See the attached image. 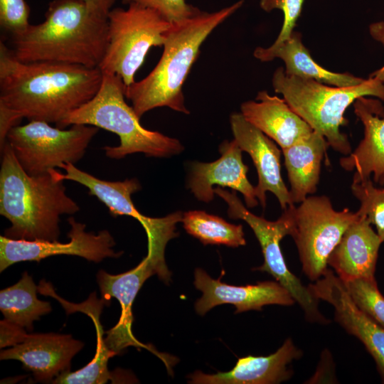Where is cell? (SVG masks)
Returning <instances> with one entry per match:
<instances>
[{
    "instance_id": "obj_1",
    "label": "cell",
    "mask_w": 384,
    "mask_h": 384,
    "mask_svg": "<svg viewBox=\"0 0 384 384\" xmlns=\"http://www.w3.org/2000/svg\"><path fill=\"white\" fill-rule=\"evenodd\" d=\"M102 80L99 68L50 62H22L0 43V108L18 120L58 125L90 100Z\"/></svg>"
},
{
    "instance_id": "obj_2",
    "label": "cell",
    "mask_w": 384,
    "mask_h": 384,
    "mask_svg": "<svg viewBox=\"0 0 384 384\" xmlns=\"http://www.w3.org/2000/svg\"><path fill=\"white\" fill-rule=\"evenodd\" d=\"M11 42L22 62L98 68L108 44L107 17L92 12L83 0H53L45 20L11 35Z\"/></svg>"
},
{
    "instance_id": "obj_3",
    "label": "cell",
    "mask_w": 384,
    "mask_h": 384,
    "mask_svg": "<svg viewBox=\"0 0 384 384\" xmlns=\"http://www.w3.org/2000/svg\"><path fill=\"white\" fill-rule=\"evenodd\" d=\"M0 214L11 225L4 236L14 240L57 241L60 216L80 210L66 193L63 180L53 169L38 176L28 174L6 141L1 146Z\"/></svg>"
},
{
    "instance_id": "obj_4",
    "label": "cell",
    "mask_w": 384,
    "mask_h": 384,
    "mask_svg": "<svg viewBox=\"0 0 384 384\" xmlns=\"http://www.w3.org/2000/svg\"><path fill=\"white\" fill-rule=\"evenodd\" d=\"M243 0L219 11L196 14L172 23L166 33L164 50L154 68L142 80L125 87V97L141 118L154 108L166 107L184 114L182 88L200 48L211 32L243 4Z\"/></svg>"
},
{
    "instance_id": "obj_5",
    "label": "cell",
    "mask_w": 384,
    "mask_h": 384,
    "mask_svg": "<svg viewBox=\"0 0 384 384\" xmlns=\"http://www.w3.org/2000/svg\"><path fill=\"white\" fill-rule=\"evenodd\" d=\"M125 87L119 76L102 73V83L95 95L69 113L56 127L65 129L73 124H86L116 134L119 145L103 147L110 159H120L135 153L157 158L180 154L184 147L179 140L141 124L140 117L125 101Z\"/></svg>"
},
{
    "instance_id": "obj_6",
    "label": "cell",
    "mask_w": 384,
    "mask_h": 384,
    "mask_svg": "<svg viewBox=\"0 0 384 384\" xmlns=\"http://www.w3.org/2000/svg\"><path fill=\"white\" fill-rule=\"evenodd\" d=\"M272 82L275 92L282 94L289 107L326 138L329 146L343 155L351 153L348 137L340 130L347 124L344 118L346 109L360 97L370 96L384 101V85L370 76L357 85L336 87L287 75L279 67Z\"/></svg>"
},
{
    "instance_id": "obj_7",
    "label": "cell",
    "mask_w": 384,
    "mask_h": 384,
    "mask_svg": "<svg viewBox=\"0 0 384 384\" xmlns=\"http://www.w3.org/2000/svg\"><path fill=\"white\" fill-rule=\"evenodd\" d=\"M127 9H112L107 15L108 44L99 65L102 73L119 76L126 87L134 76L149 50L163 46L172 23L156 11L132 3Z\"/></svg>"
},
{
    "instance_id": "obj_8",
    "label": "cell",
    "mask_w": 384,
    "mask_h": 384,
    "mask_svg": "<svg viewBox=\"0 0 384 384\" xmlns=\"http://www.w3.org/2000/svg\"><path fill=\"white\" fill-rule=\"evenodd\" d=\"M289 208V235L297 247L303 272L315 282L327 270L329 255L359 214L348 208L336 210L326 196H308L298 206Z\"/></svg>"
},
{
    "instance_id": "obj_9",
    "label": "cell",
    "mask_w": 384,
    "mask_h": 384,
    "mask_svg": "<svg viewBox=\"0 0 384 384\" xmlns=\"http://www.w3.org/2000/svg\"><path fill=\"white\" fill-rule=\"evenodd\" d=\"M98 130L86 124H73L65 129L32 120L12 127L6 141L23 169L31 176H38L63 164L79 161Z\"/></svg>"
},
{
    "instance_id": "obj_10",
    "label": "cell",
    "mask_w": 384,
    "mask_h": 384,
    "mask_svg": "<svg viewBox=\"0 0 384 384\" xmlns=\"http://www.w3.org/2000/svg\"><path fill=\"white\" fill-rule=\"evenodd\" d=\"M213 190L215 194L227 203L228 216L233 219H242L245 221L260 242L264 263L253 268V270L269 273L286 288L303 310L308 321L324 325L331 323L319 310V299L313 294L309 287H305L301 280L290 272L282 255L279 242L284 236L289 235L292 226L289 206L284 210L277 220L270 221L249 211L235 191L230 192L220 187Z\"/></svg>"
},
{
    "instance_id": "obj_11",
    "label": "cell",
    "mask_w": 384,
    "mask_h": 384,
    "mask_svg": "<svg viewBox=\"0 0 384 384\" xmlns=\"http://www.w3.org/2000/svg\"><path fill=\"white\" fill-rule=\"evenodd\" d=\"M59 168L65 171V174L59 171L58 176L61 179L73 181L85 186L89 194L103 203L112 216L127 215L137 219L146 233L148 252L164 253L168 242L178 236L176 225L182 220L181 212L176 211L163 218H150L135 208L131 196L141 189L137 178L112 181L98 178L73 164H63Z\"/></svg>"
},
{
    "instance_id": "obj_12",
    "label": "cell",
    "mask_w": 384,
    "mask_h": 384,
    "mask_svg": "<svg viewBox=\"0 0 384 384\" xmlns=\"http://www.w3.org/2000/svg\"><path fill=\"white\" fill-rule=\"evenodd\" d=\"M70 230V241L23 240L0 236V272L11 265L23 261L40 262L42 259L59 255H75L89 261L100 262L107 257H119L122 251L115 252V241L107 230L97 234L85 231V225L73 217L68 219Z\"/></svg>"
},
{
    "instance_id": "obj_13",
    "label": "cell",
    "mask_w": 384,
    "mask_h": 384,
    "mask_svg": "<svg viewBox=\"0 0 384 384\" xmlns=\"http://www.w3.org/2000/svg\"><path fill=\"white\" fill-rule=\"evenodd\" d=\"M154 274L165 283L171 280V272L166 265H161L146 256L134 268L121 274H111L100 270L97 281L102 298L109 303L111 298H116L121 306V315L117 324L107 331L105 342L116 355L122 353L129 346L145 348L159 356L165 363V358L151 347L139 342L133 335L132 324L134 320L132 306L133 302L144 282Z\"/></svg>"
},
{
    "instance_id": "obj_14",
    "label": "cell",
    "mask_w": 384,
    "mask_h": 384,
    "mask_svg": "<svg viewBox=\"0 0 384 384\" xmlns=\"http://www.w3.org/2000/svg\"><path fill=\"white\" fill-rule=\"evenodd\" d=\"M308 287L317 299L333 306L336 321L362 342L384 383V329L355 304L343 282L331 269Z\"/></svg>"
},
{
    "instance_id": "obj_15",
    "label": "cell",
    "mask_w": 384,
    "mask_h": 384,
    "mask_svg": "<svg viewBox=\"0 0 384 384\" xmlns=\"http://www.w3.org/2000/svg\"><path fill=\"white\" fill-rule=\"evenodd\" d=\"M230 122L234 139L242 151L250 156L257 169L258 183L255 191L262 208L266 206L267 191L277 197L283 210L294 205L281 176V152L274 142L247 121L241 113L232 114Z\"/></svg>"
},
{
    "instance_id": "obj_16",
    "label": "cell",
    "mask_w": 384,
    "mask_h": 384,
    "mask_svg": "<svg viewBox=\"0 0 384 384\" xmlns=\"http://www.w3.org/2000/svg\"><path fill=\"white\" fill-rule=\"evenodd\" d=\"M194 285L202 297L195 304L198 314L204 315L212 308L223 304H233L238 314L249 310H262L268 304L291 306L295 301L290 293L278 282L265 281L256 284L233 286L210 277L203 270L196 268Z\"/></svg>"
},
{
    "instance_id": "obj_17",
    "label": "cell",
    "mask_w": 384,
    "mask_h": 384,
    "mask_svg": "<svg viewBox=\"0 0 384 384\" xmlns=\"http://www.w3.org/2000/svg\"><path fill=\"white\" fill-rule=\"evenodd\" d=\"M219 151L221 156L215 161L191 164L188 188L196 199L209 203L214 198V185L229 187L243 196L247 207L257 206L255 187L247 179L248 167L242 161V151L236 141H224Z\"/></svg>"
},
{
    "instance_id": "obj_18",
    "label": "cell",
    "mask_w": 384,
    "mask_h": 384,
    "mask_svg": "<svg viewBox=\"0 0 384 384\" xmlns=\"http://www.w3.org/2000/svg\"><path fill=\"white\" fill-rule=\"evenodd\" d=\"M83 346L70 334H31L23 342L1 351L0 359L18 360L32 372L36 381L52 383L62 373L70 370L72 358Z\"/></svg>"
},
{
    "instance_id": "obj_19",
    "label": "cell",
    "mask_w": 384,
    "mask_h": 384,
    "mask_svg": "<svg viewBox=\"0 0 384 384\" xmlns=\"http://www.w3.org/2000/svg\"><path fill=\"white\" fill-rule=\"evenodd\" d=\"M302 351L290 338H287L276 352L267 356L240 358L233 369L216 374L196 370L188 375L192 384H277L288 380L293 371L289 368L299 359Z\"/></svg>"
},
{
    "instance_id": "obj_20",
    "label": "cell",
    "mask_w": 384,
    "mask_h": 384,
    "mask_svg": "<svg viewBox=\"0 0 384 384\" xmlns=\"http://www.w3.org/2000/svg\"><path fill=\"white\" fill-rule=\"evenodd\" d=\"M354 112L364 127L363 139L356 149L340 159L346 171L355 170L353 177L373 175L379 183L384 177V108L379 99L360 97L353 102Z\"/></svg>"
},
{
    "instance_id": "obj_21",
    "label": "cell",
    "mask_w": 384,
    "mask_h": 384,
    "mask_svg": "<svg viewBox=\"0 0 384 384\" xmlns=\"http://www.w3.org/2000/svg\"><path fill=\"white\" fill-rule=\"evenodd\" d=\"M382 243L368 218L359 214L329 255L328 265L334 270L342 282L375 277L378 250Z\"/></svg>"
},
{
    "instance_id": "obj_22",
    "label": "cell",
    "mask_w": 384,
    "mask_h": 384,
    "mask_svg": "<svg viewBox=\"0 0 384 384\" xmlns=\"http://www.w3.org/2000/svg\"><path fill=\"white\" fill-rule=\"evenodd\" d=\"M240 110L247 121L274 141L282 149L308 137L314 131L284 98L270 95L265 90L257 93L256 101L244 102Z\"/></svg>"
},
{
    "instance_id": "obj_23",
    "label": "cell",
    "mask_w": 384,
    "mask_h": 384,
    "mask_svg": "<svg viewBox=\"0 0 384 384\" xmlns=\"http://www.w3.org/2000/svg\"><path fill=\"white\" fill-rule=\"evenodd\" d=\"M253 55L262 62L279 58L284 63L286 75L313 79L329 85L350 87L359 85L366 80L348 73H335L321 67L304 46L302 34L294 31L280 43H273L267 48H256Z\"/></svg>"
},
{
    "instance_id": "obj_24",
    "label": "cell",
    "mask_w": 384,
    "mask_h": 384,
    "mask_svg": "<svg viewBox=\"0 0 384 384\" xmlns=\"http://www.w3.org/2000/svg\"><path fill=\"white\" fill-rule=\"evenodd\" d=\"M329 146L326 138L313 131L308 137L282 149L293 204L302 203L316 191L321 162Z\"/></svg>"
},
{
    "instance_id": "obj_25",
    "label": "cell",
    "mask_w": 384,
    "mask_h": 384,
    "mask_svg": "<svg viewBox=\"0 0 384 384\" xmlns=\"http://www.w3.org/2000/svg\"><path fill=\"white\" fill-rule=\"evenodd\" d=\"M71 307V312L79 311L87 314L93 321L96 329L97 348L93 359L85 367L75 372L65 371L55 378L52 383L55 384H103L112 379V373L109 371L107 363L110 358L116 354L106 345L103 339V329L100 316L105 301L96 298L95 292L89 299L81 304H73L67 302Z\"/></svg>"
},
{
    "instance_id": "obj_26",
    "label": "cell",
    "mask_w": 384,
    "mask_h": 384,
    "mask_svg": "<svg viewBox=\"0 0 384 384\" xmlns=\"http://www.w3.org/2000/svg\"><path fill=\"white\" fill-rule=\"evenodd\" d=\"M38 287L27 272L15 284L0 292V310L4 319L24 328L33 329V321L52 310L50 304L38 299Z\"/></svg>"
},
{
    "instance_id": "obj_27",
    "label": "cell",
    "mask_w": 384,
    "mask_h": 384,
    "mask_svg": "<svg viewBox=\"0 0 384 384\" xmlns=\"http://www.w3.org/2000/svg\"><path fill=\"white\" fill-rule=\"evenodd\" d=\"M181 222L186 231L203 245L237 247L246 241L242 225H234L203 210H189L183 214Z\"/></svg>"
},
{
    "instance_id": "obj_28",
    "label": "cell",
    "mask_w": 384,
    "mask_h": 384,
    "mask_svg": "<svg viewBox=\"0 0 384 384\" xmlns=\"http://www.w3.org/2000/svg\"><path fill=\"white\" fill-rule=\"evenodd\" d=\"M353 196L360 201L358 213L366 216L375 225L376 233L384 242V188L374 186L370 177H353L351 186Z\"/></svg>"
},
{
    "instance_id": "obj_29",
    "label": "cell",
    "mask_w": 384,
    "mask_h": 384,
    "mask_svg": "<svg viewBox=\"0 0 384 384\" xmlns=\"http://www.w3.org/2000/svg\"><path fill=\"white\" fill-rule=\"evenodd\" d=\"M355 304L384 329V296L373 278H358L343 282Z\"/></svg>"
},
{
    "instance_id": "obj_30",
    "label": "cell",
    "mask_w": 384,
    "mask_h": 384,
    "mask_svg": "<svg viewBox=\"0 0 384 384\" xmlns=\"http://www.w3.org/2000/svg\"><path fill=\"white\" fill-rule=\"evenodd\" d=\"M30 9L25 0H0V25L11 35L26 29Z\"/></svg>"
},
{
    "instance_id": "obj_31",
    "label": "cell",
    "mask_w": 384,
    "mask_h": 384,
    "mask_svg": "<svg viewBox=\"0 0 384 384\" xmlns=\"http://www.w3.org/2000/svg\"><path fill=\"white\" fill-rule=\"evenodd\" d=\"M304 0H260L262 9L270 12L274 9L282 11L284 21L277 38L273 43L278 44L287 39L294 31L301 14Z\"/></svg>"
},
{
    "instance_id": "obj_32",
    "label": "cell",
    "mask_w": 384,
    "mask_h": 384,
    "mask_svg": "<svg viewBox=\"0 0 384 384\" xmlns=\"http://www.w3.org/2000/svg\"><path fill=\"white\" fill-rule=\"evenodd\" d=\"M124 4L132 3L152 9L171 23L187 18L201 10L186 2L185 0H122Z\"/></svg>"
},
{
    "instance_id": "obj_33",
    "label": "cell",
    "mask_w": 384,
    "mask_h": 384,
    "mask_svg": "<svg viewBox=\"0 0 384 384\" xmlns=\"http://www.w3.org/2000/svg\"><path fill=\"white\" fill-rule=\"evenodd\" d=\"M1 348L14 346L23 342L28 334L27 331L6 319L0 321Z\"/></svg>"
},
{
    "instance_id": "obj_34",
    "label": "cell",
    "mask_w": 384,
    "mask_h": 384,
    "mask_svg": "<svg viewBox=\"0 0 384 384\" xmlns=\"http://www.w3.org/2000/svg\"><path fill=\"white\" fill-rule=\"evenodd\" d=\"M369 33L374 40L384 46V21H377L370 24ZM370 76L378 79L384 85V65L373 72Z\"/></svg>"
},
{
    "instance_id": "obj_35",
    "label": "cell",
    "mask_w": 384,
    "mask_h": 384,
    "mask_svg": "<svg viewBox=\"0 0 384 384\" xmlns=\"http://www.w3.org/2000/svg\"><path fill=\"white\" fill-rule=\"evenodd\" d=\"M94 13L107 17L117 0H83Z\"/></svg>"
},
{
    "instance_id": "obj_36",
    "label": "cell",
    "mask_w": 384,
    "mask_h": 384,
    "mask_svg": "<svg viewBox=\"0 0 384 384\" xmlns=\"http://www.w3.org/2000/svg\"><path fill=\"white\" fill-rule=\"evenodd\" d=\"M379 184L384 185V177L380 180V181L379 182Z\"/></svg>"
}]
</instances>
